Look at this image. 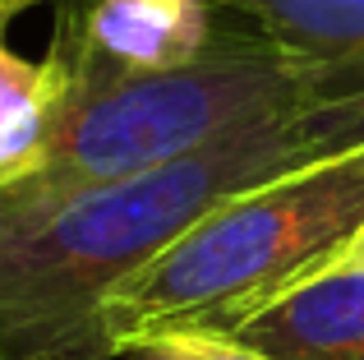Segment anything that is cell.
Wrapping results in <instances>:
<instances>
[{
	"label": "cell",
	"mask_w": 364,
	"mask_h": 360,
	"mask_svg": "<svg viewBox=\"0 0 364 360\" xmlns=\"http://www.w3.org/2000/svg\"><path fill=\"white\" fill-rule=\"evenodd\" d=\"M314 116L88 189L0 176V360H111L102 305L226 194L332 153Z\"/></svg>",
	"instance_id": "1"
},
{
	"label": "cell",
	"mask_w": 364,
	"mask_h": 360,
	"mask_svg": "<svg viewBox=\"0 0 364 360\" xmlns=\"http://www.w3.org/2000/svg\"><path fill=\"white\" fill-rule=\"evenodd\" d=\"M364 222V139L226 194L102 305L111 346L148 333H240L304 287Z\"/></svg>",
	"instance_id": "2"
},
{
	"label": "cell",
	"mask_w": 364,
	"mask_h": 360,
	"mask_svg": "<svg viewBox=\"0 0 364 360\" xmlns=\"http://www.w3.org/2000/svg\"><path fill=\"white\" fill-rule=\"evenodd\" d=\"M314 111H328L323 79L226 5L217 42L180 70L124 83H60L51 134L14 180L33 189L111 185Z\"/></svg>",
	"instance_id": "3"
},
{
	"label": "cell",
	"mask_w": 364,
	"mask_h": 360,
	"mask_svg": "<svg viewBox=\"0 0 364 360\" xmlns=\"http://www.w3.org/2000/svg\"><path fill=\"white\" fill-rule=\"evenodd\" d=\"M226 0H55L46 60L60 83H124L198 60L217 42Z\"/></svg>",
	"instance_id": "4"
},
{
	"label": "cell",
	"mask_w": 364,
	"mask_h": 360,
	"mask_svg": "<svg viewBox=\"0 0 364 360\" xmlns=\"http://www.w3.org/2000/svg\"><path fill=\"white\" fill-rule=\"evenodd\" d=\"M258 33L300 55L328 88L314 111L337 148L364 139V0H226Z\"/></svg>",
	"instance_id": "5"
},
{
	"label": "cell",
	"mask_w": 364,
	"mask_h": 360,
	"mask_svg": "<svg viewBox=\"0 0 364 360\" xmlns=\"http://www.w3.org/2000/svg\"><path fill=\"white\" fill-rule=\"evenodd\" d=\"M277 360H364V272H323L240 328Z\"/></svg>",
	"instance_id": "6"
},
{
	"label": "cell",
	"mask_w": 364,
	"mask_h": 360,
	"mask_svg": "<svg viewBox=\"0 0 364 360\" xmlns=\"http://www.w3.org/2000/svg\"><path fill=\"white\" fill-rule=\"evenodd\" d=\"M9 18L0 9V176L28 171L42 153L46 134H51L55 107H60V79H55L51 60H28V55L9 51L5 28Z\"/></svg>",
	"instance_id": "7"
},
{
	"label": "cell",
	"mask_w": 364,
	"mask_h": 360,
	"mask_svg": "<svg viewBox=\"0 0 364 360\" xmlns=\"http://www.w3.org/2000/svg\"><path fill=\"white\" fill-rule=\"evenodd\" d=\"M111 360H277V356L222 333H148L116 342Z\"/></svg>",
	"instance_id": "8"
},
{
	"label": "cell",
	"mask_w": 364,
	"mask_h": 360,
	"mask_svg": "<svg viewBox=\"0 0 364 360\" xmlns=\"http://www.w3.org/2000/svg\"><path fill=\"white\" fill-rule=\"evenodd\" d=\"M323 272H364V222L355 226V231L346 235V240L337 245V254H332L328 263H323L314 277H323Z\"/></svg>",
	"instance_id": "9"
},
{
	"label": "cell",
	"mask_w": 364,
	"mask_h": 360,
	"mask_svg": "<svg viewBox=\"0 0 364 360\" xmlns=\"http://www.w3.org/2000/svg\"><path fill=\"white\" fill-rule=\"evenodd\" d=\"M28 5H37V0H0V9H5V14H18V9H28Z\"/></svg>",
	"instance_id": "10"
}]
</instances>
